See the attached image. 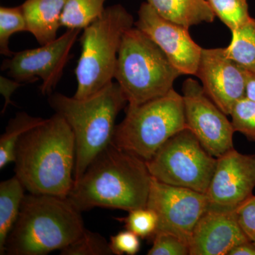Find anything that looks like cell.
<instances>
[{"instance_id":"1","label":"cell","mask_w":255,"mask_h":255,"mask_svg":"<svg viewBox=\"0 0 255 255\" xmlns=\"http://www.w3.org/2000/svg\"><path fill=\"white\" fill-rule=\"evenodd\" d=\"M75 135L55 114L23 134L15 152V175L34 194L67 199L75 179Z\"/></svg>"},{"instance_id":"2","label":"cell","mask_w":255,"mask_h":255,"mask_svg":"<svg viewBox=\"0 0 255 255\" xmlns=\"http://www.w3.org/2000/svg\"><path fill=\"white\" fill-rule=\"evenodd\" d=\"M151 181L145 161L111 143L75 180L67 199L81 212L97 207L129 212L146 207Z\"/></svg>"},{"instance_id":"3","label":"cell","mask_w":255,"mask_h":255,"mask_svg":"<svg viewBox=\"0 0 255 255\" xmlns=\"http://www.w3.org/2000/svg\"><path fill=\"white\" fill-rule=\"evenodd\" d=\"M81 211L68 200L25 194L18 219L6 239L5 254L44 255L65 248L85 231Z\"/></svg>"},{"instance_id":"4","label":"cell","mask_w":255,"mask_h":255,"mask_svg":"<svg viewBox=\"0 0 255 255\" xmlns=\"http://www.w3.org/2000/svg\"><path fill=\"white\" fill-rule=\"evenodd\" d=\"M48 101L75 135L74 179L78 180L93 159L112 143L116 121L127 105V99L119 84L112 82L98 93L84 100L53 93L48 96Z\"/></svg>"},{"instance_id":"5","label":"cell","mask_w":255,"mask_h":255,"mask_svg":"<svg viewBox=\"0 0 255 255\" xmlns=\"http://www.w3.org/2000/svg\"><path fill=\"white\" fill-rule=\"evenodd\" d=\"M181 73L150 37L135 27L122 38L114 79L135 107L167 95Z\"/></svg>"},{"instance_id":"6","label":"cell","mask_w":255,"mask_h":255,"mask_svg":"<svg viewBox=\"0 0 255 255\" xmlns=\"http://www.w3.org/2000/svg\"><path fill=\"white\" fill-rule=\"evenodd\" d=\"M134 25L132 15L122 5L115 4L106 8L100 18L84 28L81 54L75 68V98H89L113 82L122 38Z\"/></svg>"},{"instance_id":"7","label":"cell","mask_w":255,"mask_h":255,"mask_svg":"<svg viewBox=\"0 0 255 255\" xmlns=\"http://www.w3.org/2000/svg\"><path fill=\"white\" fill-rule=\"evenodd\" d=\"M184 128L187 124L182 95L173 89L142 105L128 106L112 143L147 161L169 137Z\"/></svg>"},{"instance_id":"8","label":"cell","mask_w":255,"mask_h":255,"mask_svg":"<svg viewBox=\"0 0 255 255\" xmlns=\"http://www.w3.org/2000/svg\"><path fill=\"white\" fill-rule=\"evenodd\" d=\"M145 163L152 177L159 182L206 194L217 158L187 128L169 137Z\"/></svg>"},{"instance_id":"9","label":"cell","mask_w":255,"mask_h":255,"mask_svg":"<svg viewBox=\"0 0 255 255\" xmlns=\"http://www.w3.org/2000/svg\"><path fill=\"white\" fill-rule=\"evenodd\" d=\"M80 31L70 28L48 44L14 53L2 62L1 70L20 83H30L41 79V94L49 96L63 76L70 50Z\"/></svg>"},{"instance_id":"10","label":"cell","mask_w":255,"mask_h":255,"mask_svg":"<svg viewBox=\"0 0 255 255\" xmlns=\"http://www.w3.org/2000/svg\"><path fill=\"white\" fill-rule=\"evenodd\" d=\"M182 97L187 128L211 155L219 158L234 148L232 122L192 78L183 83Z\"/></svg>"},{"instance_id":"11","label":"cell","mask_w":255,"mask_h":255,"mask_svg":"<svg viewBox=\"0 0 255 255\" xmlns=\"http://www.w3.org/2000/svg\"><path fill=\"white\" fill-rule=\"evenodd\" d=\"M208 206L204 193L169 185L152 177L146 206L158 218L156 233H172L189 243L196 223Z\"/></svg>"},{"instance_id":"12","label":"cell","mask_w":255,"mask_h":255,"mask_svg":"<svg viewBox=\"0 0 255 255\" xmlns=\"http://www.w3.org/2000/svg\"><path fill=\"white\" fill-rule=\"evenodd\" d=\"M255 188V155L242 154L231 149L217 158L206 193L208 209L236 211L253 195Z\"/></svg>"},{"instance_id":"13","label":"cell","mask_w":255,"mask_h":255,"mask_svg":"<svg viewBox=\"0 0 255 255\" xmlns=\"http://www.w3.org/2000/svg\"><path fill=\"white\" fill-rule=\"evenodd\" d=\"M134 26L155 42L181 75H196L203 48L192 39L189 28L159 16L147 2L140 5Z\"/></svg>"},{"instance_id":"14","label":"cell","mask_w":255,"mask_h":255,"mask_svg":"<svg viewBox=\"0 0 255 255\" xmlns=\"http://www.w3.org/2000/svg\"><path fill=\"white\" fill-rule=\"evenodd\" d=\"M195 76L208 97L227 116L246 97L248 71L228 58L225 48H202Z\"/></svg>"},{"instance_id":"15","label":"cell","mask_w":255,"mask_h":255,"mask_svg":"<svg viewBox=\"0 0 255 255\" xmlns=\"http://www.w3.org/2000/svg\"><path fill=\"white\" fill-rule=\"evenodd\" d=\"M248 241L236 211L208 209L191 234L189 255H228L233 248Z\"/></svg>"},{"instance_id":"16","label":"cell","mask_w":255,"mask_h":255,"mask_svg":"<svg viewBox=\"0 0 255 255\" xmlns=\"http://www.w3.org/2000/svg\"><path fill=\"white\" fill-rule=\"evenodd\" d=\"M66 0H26L21 5L27 30L40 46L57 38Z\"/></svg>"},{"instance_id":"17","label":"cell","mask_w":255,"mask_h":255,"mask_svg":"<svg viewBox=\"0 0 255 255\" xmlns=\"http://www.w3.org/2000/svg\"><path fill=\"white\" fill-rule=\"evenodd\" d=\"M156 12L185 27L211 23L216 17L207 0H146Z\"/></svg>"},{"instance_id":"18","label":"cell","mask_w":255,"mask_h":255,"mask_svg":"<svg viewBox=\"0 0 255 255\" xmlns=\"http://www.w3.org/2000/svg\"><path fill=\"white\" fill-rule=\"evenodd\" d=\"M24 190L16 175L0 183V255L5 254L6 239L18 219Z\"/></svg>"},{"instance_id":"19","label":"cell","mask_w":255,"mask_h":255,"mask_svg":"<svg viewBox=\"0 0 255 255\" xmlns=\"http://www.w3.org/2000/svg\"><path fill=\"white\" fill-rule=\"evenodd\" d=\"M232 32V39L225 52L228 58L248 72L255 73V18Z\"/></svg>"},{"instance_id":"20","label":"cell","mask_w":255,"mask_h":255,"mask_svg":"<svg viewBox=\"0 0 255 255\" xmlns=\"http://www.w3.org/2000/svg\"><path fill=\"white\" fill-rule=\"evenodd\" d=\"M45 120L40 117H32L26 112H19L9 121L5 132L0 137V169L14 162L16 145L23 134Z\"/></svg>"},{"instance_id":"21","label":"cell","mask_w":255,"mask_h":255,"mask_svg":"<svg viewBox=\"0 0 255 255\" xmlns=\"http://www.w3.org/2000/svg\"><path fill=\"white\" fill-rule=\"evenodd\" d=\"M106 0H66L61 16V26L83 30L100 18Z\"/></svg>"},{"instance_id":"22","label":"cell","mask_w":255,"mask_h":255,"mask_svg":"<svg viewBox=\"0 0 255 255\" xmlns=\"http://www.w3.org/2000/svg\"><path fill=\"white\" fill-rule=\"evenodd\" d=\"M216 16L231 31L251 18L248 0H207Z\"/></svg>"},{"instance_id":"23","label":"cell","mask_w":255,"mask_h":255,"mask_svg":"<svg viewBox=\"0 0 255 255\" xmlns=\"http://www.w3.org/2000/svg\"><path fill=\"white\" fill-rule=\"evenodd\" d=\"M28 31L27 24L21 6L0 8V53L10 57L14 52L9 48V39L14 33Z\"/></svg>"},{"instance_id":"24","label":"cell","mask_w":255,"mask_h":255,"mask_svg":"<svg viewBox=\"0 0 255 255\" xmlns=\"http://www.w3.org/2000/svg\"><path fill=\"white\" fill-rule=\"evenodd\" d=\"M128 213L127 217L116 218V220L123 223L126 229L135 233L139 238L152 239L158 225V218L155 211L146 206Z\"/></svg>"},{"instance_id":"25","label":"cell","mask_w":255,"mask_h":255,"mask_svg":"<svg viewBox=\"0 0 255 255\" xmlns=\"http://www.w3.org/2000/svg\"><path fill=\"white\" fill-rule=\"evenodd\" d=\"M61 255H112L110 242L97 233L85 229L73 243L60 251Z\"/></svg>"},{"instance_id":"26","label":"cell","mask_w":255,"mask_h":255,"mask_svg":"<svg viewBox=\"0 0 255 255\" xmlns=\"http://www.w3.org/2000/svg\"><path fill=\"white\" fill-rule=\"evenodd\" d=\"M230 116L235 131L239 132L255 143V102L242 99L233 108Z\"/></svg>"},{"instance_id":"27","label":"cell","mask_w":255,"mask_h":255,"mask_svg":"<svg viewBox=\"0 0 255 255\" xmlns=\"http://www.w3.org/2000/svg\"><path fill=\"white\" fill-rule=\"evenodd\" d=\"M148 255H189V243L172 233H156Z\"/></svg>"},{"instance_id":"28","label":"cell","mask_w":255,"mask_h":255,"mask_svg":"<svg viewBox=\"0 0 255 255\" xmlns=\"http://www.w3.org/2000/svg\"><path fill=\"white\" fill-rule=\"evenodd\" d=\"M110 244L116 255H135L140 250V238L128 230L111 236Z\"/></svg>"},{"instance_id":"29","label":"cell","mask_w":255,"mask_h":255,"mask_svg":"<svg viewBox=\"0 0 255 255\" xmlns=\"http://www.w3.org/2000/svg\"><path fill=\"white\" fill-rule=\"evenodd\" d=\"M242 229L251 241H255V196L245 201L236 211Z\"/></svg>"},{"instance_id":"30","label":"cell","mask_w":255,"mask_h":255,"mask_svg":"<svg viewBox=\"0 0 255 255\" xmlns=\"http://www.w3.org/2000/svg\"><path fill=\"white\" fill-rule=\"evenodd\" d=\"M22 84L16 81L14 79L10 80L5 77L0 76V92L4 98V105L2 111H1V114L4 113L8 106L14 105V103L11 100V95L17 90L18 87L22 86Z\"/></svg>"},{"instance_id":"31","label":"cell","mask_w":255,"mask_h":255,"mask_svg":"<svg viewBox=\"0 0 255 255\" xmlns=\"http://www.w3.org/2000/svg\"><path fill=\"white\" fill-rule=\"evenodd\" d=\"M228 255H255L254 242L248 241L238 245L230 251Z\"/></svg>"},{"instance_id":"32","label":"cell","mask_w":255,"mask_h":255,"mask_svg":"<svg viewBox=\"0 0 255 255\" xmlns=\"http://www.w3.org/2000/svg\"><path fill=\"white\" fill-rule=\"evenodd\" d=\"M246 97L255 102V73L248 72Z\"/></svg>"},{"instance_id":"33","label":"cell","mask_w":255,"mask_h":255,"mask_svg":"<svg viewBox=\"0 0 255 255\" xmlns=\"http://www.w3.org/2000/svg\"><path fill=\"white\" fill-rule=\"evenodd\" d=\"M254 243H255V241H254Z\"/></svg>"}]
</instances>
